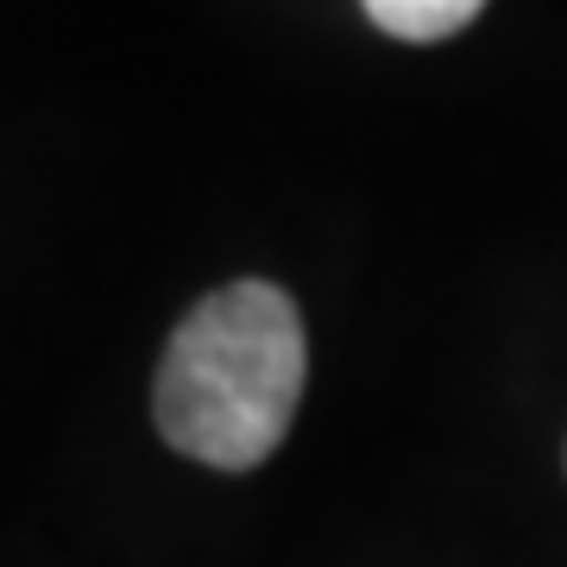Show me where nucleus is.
<instances>
[{
	"label": "nucleus",
	"instance_id": "2",
	"mask_svg": "<svg viewBox=\"0 0 567 567\" xmlns=\"http://www.w3.org/2000/svg\"><path fill=\"white\" fill-rule=\"evenodd\" d=\"M360 7L385 39H404V44L454 39L461 25H473L486 13V0H360Z\"/></svg>",
	"mask_w": 567,
	"mask_h": 567
},
{
	"label": "nucleus",
	"instance_id": "1",
	"mask_svg": "<svg viewBox=\"0 0 567 567\" xmlns=\"http://www.w3.org/2000/svg\"><path fill=\"white\" fill-rule=\"evenodd\" d=\"M309 379L303 316L278 284L240 278L203 297L158 360V435L177 454L246 473L278 454Z\"/></svg>",
	"mask_w": 567,
	"mask_h": 567
}]
</instances>
